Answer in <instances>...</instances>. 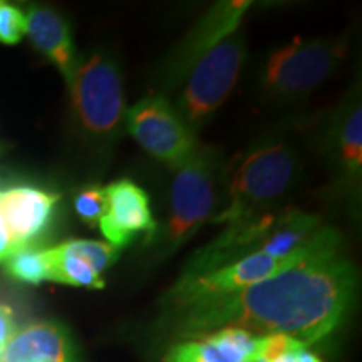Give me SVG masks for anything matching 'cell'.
<instances>
[{
    "instance_id": "5b68a950",
    "label": "cell",
    "mask_w": 362,
    "mask_h": 362,
    "mask_svg": "<svg viewBox=\"0 0 362 362\" xmlns=\"http://www.w3.org/2000/svg\"><path fill=\"white\" fill-rule=\"evenodd\" d=\"M346 49L342 39H293L262 62L259 89L269 101H300L337 69Z\"/></svg>"
},
{
    "instance_id": "52a82bcc",
    "label": "cell",
    "mask_w": 362,
    "mask_h": 362,
    "mask_svg": "<svg viewBox=\"0 0 362 362\" xmlns=\"http://www.w3.org/2000/svg\"><path fill=\"white\" fill-rule=\"evenodd\" d=\"M124 126L148 155L178 168L197 149V136L163 94L139 99L126 110Z\"/></svg>"
},
{
    "instance_id": "9c48e42d",
    "label": "cell",
    "mask_w": 362,
    "mask_h": 362,
    "mask_svg": "<svg viewBox=\"0 0 362 362\" xmlns=\"http://www.w3.org/2000/svg\"><path fill=\"white\" fill-rule=\"evenodd\" d=\"M292 257L293 253L288 259L279 260L262 252H252L242 259L221 265L206 274L183 275L168 292V304L171 307H180L202 298L221 297L243 291L284 269L292 260Z\"/></svg>"
},
{
    "instance_id": "30bf717a",
    "label": "cell",
    "mask_w": 362,
    "mask_h": 362,
    "mask_svg": "<svg viewBox=\"0 0 362 362\" xmlns=\"http://www.w3.org/2000/svg\"><path fill=\"white\" fill-rule=\"evenodd\" d=\"M106 211L99 220V230L107 243L117 250L128 245L138 233L155 237L156 221L153 218L149 198L141 187L131 180H119L104 188Z\"/></svg>"
},
{
    "instance_id": "5bb4252c",
    "label": "cell",
    "mask_w": 362,
    "mask_h": 362,
    "mask_svg": "<svg viewBox=\"0 0 362 362\" xmlns=\"http://www.w3.org/2000/svg\"><path fill=\"white\" fill-rule=\"evenodd\" d=\"M332 149L342 180L356 185L362 173V110L352 99L337 116L332 128Z\"/></svg>"
},
{
    "instance_id": "cb8c5ba5",
    "label": "cell",
    "mask_w": 362,
    "mask_h": 362,
    "mask_svg": "<svg viewBox=\"0 0 362 362\" xmlns=\"http://www.w3.org/2000/svg\"><path fill=\"white\" fill-rule=\"evenodd\" d=\"M16 250V243H13L11 235H8L7 226L4 223L2 215H0V262H6Z\"/></svg>"
},
{
    "instance_id": "44dd1931",
    "label": "cell",
    "mask_w": 362,
    "mask_h": 362,
    "mask_svg": "<svg viewBox=\"0 0 362 362\" xmlns=\"http://www.w3.org/2000/svg\"><path fill=\"white\" fill-rule=\"evenodd\" d=\"M25 35V16L17 7L0 2V42L17 44Z\"/></svg>"
},
{
    "instance_id": "7c38bea8",
    "label": "cell",
    "mask_w": 362,
    "mask_h": 362,
    "mask_svg": "<svg viewBox=\"0 0 362 362\" xmlns=\"http://www.w3.org/2000/svg\"><path fill=\"white\" fill-rule=\"evenodd\" d=\"M0 362H74L64 329L52 322L27 325L13 334Z\"/></svg>"
},
{
    "instance_id": "603a6c76",
    "label": "cell",
    "mask_w": 362,
    "mask_h": 362,
    "mask_svg": "<svg viewBox=\"0 0 362 362\" xmlns=\"http://www.w3.org/2000/svg\"><path fill=\"white\" fill-rule=\"evenodd\" d=\"M16 322H13V314L11 307L0 304V352L7 346L13 334H16Z\"/></svg>"
},
{
    "instance_id": "ba28073f",
    "label": "cell",
    "mask_w": 362,
    "mask_h": 362,
    "mask_svg": "<svg viewBox=\"0 0 362 362\" xmlns=\"http://www.w3.org/2000/svg\"><path fill=\"white\" fill-rule=\"evenodd\" d=\"M248 7L250 2L247 0L215 4L163 62V69L158 74L161 88L175 89L200 59L205 57L221 40L237 33Z\"/></svg>"
},
{
    "instance_id": "277c9868",
    "label": "cell",
    "mask_w": 362,
    "mask_h": 362,
    "mask_svg": "<svg viewBox=\"0 0 362 362\" xmlns=\"http://www.w3.org/2000/svg\"><path fill=\"white\" fill-rule=\"evenodd\" d=\"M173 171L170 216L155 237L163 253L175 252L210 218L218 203V183L225 170L218 153L198 144L192 156Z\"/></svg>"
},
{
    "instance_id": "7402d4cb",
    "label": "cell",
    "mask_w": 362,
    "mask_h": 362,
    "mask_svg": "<svg viewBox=\"0 0 362 362\" xmlns=\"http://www.w3.org/2000/svg\"><path fill=\"white\" fill-rule=\"evenodd\" d=\"M166 362H205L202 359V356L198 354L197 346L193 341L183 342L175 346L173 349L166 356Z\"/></svg>"
},
{
    "instance_id": "6da1fadb",
    "label": "cell",
    "mask_w": 362,
    "mask_h": 362,
    "mask_svg": "<svg viewBox=\"0 0 362 362\" xmlns=\"http://www.w3.org/2000/svg\"><path fill=\"white\" fill-rule=\"evenodd\" d=\"M357 291V272L344 255L337 230L322 226L284 269L235 293L173 307L181 337H205L225 327L255 336L285 334L304 346L341 325Z\"/></svg>"
},
{
    "instance_id": "4fadbf2b",
    "label": "cell",
    "mask_w": 362,
    "mask_h": 362,
    "mask_svg": "<svg viewBox=\"0 0 362 362\" xmlns=\"http://www.w3.org/2000/svg\"><path fill=\"white\" fill-rule=\"evenodd\" d=\"M25 34L35 49L52 61L66 79L69 78L76 61L69 24L52 8L33 7L25 16Z\"/></svg>"
},
{
    "instance_id": "ffe728a7",
    "label": "cell",
    "mask_w": 362,
    "mask_h": 362,
    "mask_svg": "<svg viewBox=\"0 0 362 362\" xmlns=\"http://www.w3.org/2000/svg\"><path fill=\"white\" fill-rule=\"evenodd\" d=\"M76 214L79 218L88 223L89 226H94L99 223L103 218L104 211H106V193L101 187H88L83 192L78 193L74 200Z\"/></svg>"
},
{
    "instance_id": "9a60e30c",
    "label": "cell",
    "mask_w": 362,
    "mask_h": 362,
    "mask_svg": "<svg viewBox=\"0 0 362 362\" xmlns=\"http://www.w3.org/2000/svg\"><path fill=\"white\" fill-rule=\"evenodd\" d=\"M319 216L305 211L291 210L279 211L274 225L262 240L259 250L272 259L285 260L296 253L320 228Z\"/></svg>"
},
{
    "instance_id": "e0dca14e",
    "label": "cell",
    "mask_w": 362,
    "mask_h": 362,
    "mask_svg": "<svg viewBox=\"0 0 362 362\" xmlns=\"http://www.w3.org/2000/svg\"><path fill=\"white\" fill-rule=\"evenodd\" d=\"M6 270L13 279L27 284L51 280V248H39L30 243L19 247L6 260Z\"/></svg>"
},
{
    "instance_id": "484cf974",
    "label": "cell",
    "mask_w": 362,
    "mask_h": 362,
    "mask_svg": "<svg viewBox=\"0 0 362 362\" xmlns=\"http://www.w3.org/2000/svg\"><path fill=\"white\" fill-rule=\"evenodd\" d=\"M0 354H2V352H0Z\"/></svg>"
},
{
    "instance_id": "d6986e66",
    "label": "cell",
    "mask_w": 362,
    "mask_h": 362,
    "mask_svg": "<svg viewBox=\"0 0 362 362\" xmlns=\"http://www.w3.org/2000/svg\"><path fill=\"white\" fill-rule=\"evenodd\" d=\"M66 253L86 262L96 274L103 275L117 259V248L107 242L98 240H69L59 245Z\"/></svg>"
},
{
    "instance_id": "2e32d148",
    "label": "cell",
    "mask_w": 362,
    "mask_h": 362,
    "mask_svg": "<svg viewBox=\"0 0 362 362\" xmlns=\"http://www.w3.org/2000/svg\"><path fill=\"white\" fill-rule=\"evenodd\" d=\"M260 336L237 327H225L193 341L205 362H253Z\"/></svg>"
},
{
    "instance_id": "d4e9b609",
    "label": "cell",
    "mask_w": 362,
    "mask_h": 362,
    "mask_svg": "<svg viewBox=\"0 0 362 362\" xmlns=\"http://www.w3.org/2000/svg\"><path fill=\"white\" fill-rule=\"evenodd\" d=\"M262 362V361H255ZM275 362H322L319 359V356H315L314 352H310L307 347H298V349L288 352L284 357H280L279 361Z\"/></svg>"
},
{
    "instance_id": "7a4b0ae2",
    "label": "cell",
    "mask_w": 362,
    "mask_h": 362,
    "mask_svg": "<svg viewBox=\"0 0 362 362\" xmlns=\"http://www.w3.org/2000/svg\"><path fill=\"white\" fill-rule=\"evenodd\" d=\"M300 155L288 138H269L255 143L225 170V205L214 223L235 225L275 208L298 180Z\"/></svg>"
},
{
    "instance_id": "ac0fdd59",
    "label": "cell",
    "mask_w": 362,
    "mask_h": 362,
    "mask_svg": "<svg viewBox=\"0 0 362 362\" xmlns=\"http://www.w3.org/2000/svg\"><path fill=\"white\" fill-rule=\"evenodd\" d=\"M51 280L52 282L74 285V287H86L101 291L104 288V280L90 267L78 257L66 253L61 247L51 248Z\"/></svg>"
},
{
    "instance_id": "8992f818",
    "label": "cell",
    "mask_w": 362,
    "mask_h": 362,
    "mask_svg": "<svg viewBox=\"0 0 362 362\" xmlns=\"http://www.w3.org/2000/svg\"><path fill=\"white\" fill-rule=\"evenodd\" d=\"M245 59V34L237 30L221 40L188 72L180 96L171 104L193 133L203 128L233 93Z\"/></svg>"
},
{
    "instance_id": "8fae6325",
    "label": "cell",
    "mask_w": 362,
    "mask_h": 362,
    "mask_svg": "<svg viewBox=\"0 0 362 362\" xmlns=\"http://www.w3.org/2000/svg\"><path fill=\"white\" fill-rule=\"evenodd\" d=\"M57 202L59 194L30 187H17L0 193V215L17 248L44 232Z\"/></svg>"
},
{
    "instance_id": "3957f363",
    "label": "cell",
    "mask_w": 362,
    "mask_h": 362,
    "mask_svg": "<svg viewBox=\"0 0 362 362\" xmlns=\"http://www.w3.org/2000/svg\"><path fill=\"white\" fill-rule=\"evenodd\" d=\"M79 128L98 144L116 141L124 128L126 104L117 62L104 51L86 54L66 79Z\"/></svg>"
}]
</instances>
